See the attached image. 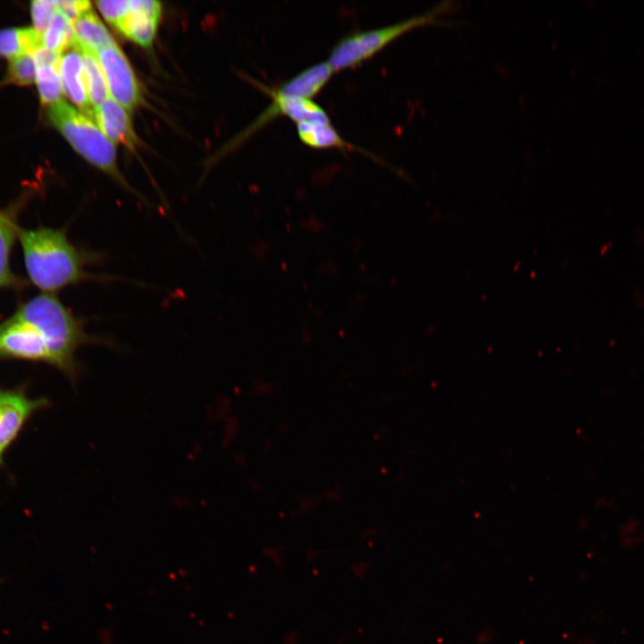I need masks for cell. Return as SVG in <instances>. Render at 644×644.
<instances>
[{
  "instance_id": "6da1fadb",
  "label": "cell",
  "mask_w": 644,
  "mask_h": 644,
  "mask_svg": "<svg viewBox=\"0 0 644 644\" xmlns=\"http://www.w3.org/2000/svg\"><path fill=\"white\" fill-rule=\"evenodd\" d=\"M18 240L30 280L43 293L55 294L69 285L88 280H108V276L94 275L86 269L99 260V254L73 245L64 229L19 227Z\"/></svg>"
},
{
  "instance_id": "7a4b0ae2",
  "label": "cell",
  "mask_w": 644,
  "mask_h": 644,
  "mask_svg": "<svg viewBox=\"0 0 644 644\" xmlns=\"http://www.w3.org/2000/svg\"><path fill=\"white\" fill-rule=\"evenodd\" d=\"M13 316L39 332L50 353L52 365L72 379L79 370L76 351L89 343H108L106 339L89 334L85 321L74 315L55 294L41 293L32 298Z\"/></svg>"
},
{
  "instance_id": "3957f363",
  "label": "cell",
  "mask_w": 644,
  "mask_h": 644,
  "mask_svg": "<svg viewBox=\"0 0 644 644\" xmlns=\"http://www.w3.org/2000/svg\"><path fill=\"white\" fill-rule=\"evenodd\" d=\"M453 2L442 1L427 12L379 28L352 31L332 47L327 63L339 72L360 65L406 32L426 25H448L440 15L449 12ZM450 25V24H449Z\"/></svg>"
},
{
  "instance_id": "277c9868",
  "label": "cell",
  "mask_w": 644,
  "mask_h": 644,
  "mask_svg": "<svg viewBox=\"0 0 644 644\" xmlns=\"http://www.w3.org/2000/svg\"><path fill=\"white\" fill-rule=\"evenodd\" d=\"M47 117L81 157L126 185L117 168L114 143L92 118L64 100L48 106Z\"/></svg>"
},
{
  "instance_id": "5b68a950",
  "label": "cell",
  "mask_w": 644,
  "mask_h": 644,
  "mask_svg": "<svg viewBox=\"0 0 644 644\" xmlns=\"http://www.w3.org/2000/svg\"><path fill=\"white\" fill-rule=\"evenodd\" d=\"M103 69L110 97L127 111L138 106L142 95L134 72L120 47L114 44L97 54Z\"/></svg>"
},
{
  "instance_id": "8992f818",
  "label": "cell",
  "mask_w": 644,
  "mask_h": 644,
  "mask_svg": "<svg viewBox=\"0 0 644 644\" xmlns=\"http://www.w3.org/2000/svg\"><path fill=\"white\" fill-rule=\"evenodd\" d=\"M44 361L52 365L46 343L30 324L12 316L0 324V359Z\"/></svg>"
},
{
  "instance_id": "52a82bcc",
  "label": "cell",
  "mask_w": 644,
  "mask_h": 644,
  "mask_svg": "<svg viewBox=\"0 0 644 644\" xmlns=\"http://www.w3.org/2000/svg\"><path fill=\"white\" fill-rule=\"evenodd\" d=\"M47 404L46 399H29L21 391L0 390V460L27 419Z\"/></svg>"
},
{
  "instance_id": "ba28073f",
  "label": "cell",
  "mask_w": 644,
  "mask_h": 644,
  "mask_svg": "<svg viewBox=\"0 0 644 644\" xmlns=\"http://www.w3.org/2000/svg\"><path fill=\"white\" fill-rule=\"evenodd\" d=\"M60 71L64 92L81 113L94 119V107L88 93L82 55L76 45L62 55Z\"/></svg>"
},
{
  "instance_id": "9c48e42d",
  "label": "cell",
  "mask_w": 644,
  "mask_h": 644,
  "mask_svg": "<svg viewBox=\"0 0 644 644\" xmlns=\"http://www.w3.org/2000/svg\"><path fill=\"white\" fill-rule=\"evenodd\" d=\"M128 112L114 98L108 97L95 108L94 119L113 143H122L132 149L136 143V135Z\"/></svg>"
},
{
  "instance_id": "30bf717a",
  "label": "cell",
  "mask_w": 644,
  "mask_h": 644,
  "mask_svg": "<svg viewBox=\"0 0 644 644\" xmlns=\"http://www.w3.org/2000/svg\"><path fill=\"white\" fill-rule=\"evenodd\" d=\"M21 202L0 208V288L21 289L25 285V282L13 274L10 267L11 250L18 239L17 216Z\"/></svg>"
},
{
  "instance_id": "8fae6325",
  "label": "cell",
  "mask_w": 644,
  "mask_h": 644,
  "mask_svg": "<svg viewBox=\"0 0 644 644\" xmlns=\"http://www.w3.org/2000/svg\"><path fill=\"white\" fill-rule=\"evenodd\" d=\"M38 69L36 85L40 101L45 106H51L62 101L64 93L61 77L62 55L51 52L43 47L34 52Z\"/></svg>"
},
{
  "instance_id": "7c38bea8",
  "label": "cell",
  "mask_w": 644,
  "mask_h": 644,
  "mask_svg": "<svg viewBox=\"0 0 644 644\" xmlns=\"http://www.w3.org/2000/svg\"><path fill=\"white\" fill-rule=\"evenodd\" d=\"M335 71L327 61L314 64L276 88L291 97L311 99L329 81Z\"/></svg>"
},
{
  "instance_id": "4fadbf2b",
  "label": "cell",
  "mask_w": 644,
  "mask_h": 644,
  "mask_svg": "<svg viewBox=\"0 0 644 644\" xmlns=\"http://www.w3.org/2000/svg\"><path fill=\"white\" fill-rule=\"evenodd\" d=\"M296 131L300 140L310 148L358 151L378 160L373 154L344 140L331 123H298Z\"/></svg>"
},
{
  "instance_id": "5bb4252c",
  "label": "cell",
  "mask_w": 644,
  "mask_h": 644,
  "mask_svg": "<svg viewBox=\"0 0 644 644\" xmlns=\"http://www.w3.org/2000/svg\"><path fill=\"white\" fill-rule=\"evenodd\" d=\"M73 29L76 46L97 54L101 49L115 44L97 15L89 10L80 15L74 22Z\"/></svg>"
},
{
  "instance_id": "9a60e30c",
  "label": "cell",
  "mask_w": 644,
  "mask_h": 644,
  "mask_svg": "<svg viewBox=\"0 0 644 644\" xmlns=\"http://www.w3.org/2000/svg\"><path fill=\"white\" fill-rule=\"evenodd\" d=\"M42 47L41 34L33 28L0 30V56L14 59L27 53H34Z\"/></svg>"
},
{
  "instance_id": "2e32d148",
  "label": "cell",
  "mask_w": 644,
  "mask_h": 644,
  "mask_svg": "<svg viewBox=\"0 0 644 644\" xmlns=\"http://www.w3.org/2000/svg\"><path fill=\"white\" fill-rule=\"evenodd\" d=\"M130 8L129 13L116 28L135 43L149 47L155 38L159 18L131 5Z\"/></svg>"
},
{
  "instance_id": "e0dca14e",
  "label": "cell",
  "mask_w": 644,
  "mask_h": 644,
  "mask_svg": "<svg viewBox=\"0 0 644 644\" xmlns=\"http://www.w3.org/2000/svg\"><path fill=\"white\" fill-rule=\"evenodd\" d=\"M42 47L62 55L76 45L73 24L59 11L41 34Z\"/></svg>"
},
{
  "instance_id": "ac0fdd59",
  "label": "cell",
  "mask_w": 644,
  "mask_h": 644,
  "mask_svg": "<svg viewBox=\"0 0 644 644\" xmlns=\"http://www.w3.org/2000/svg\"><path fill=\"white\" fill-rule=\"evenodd\" d=\"M89 97L94 110L109 96L107 82L95 53L80 49Z\"/></svg>"
},
{
  "instance_id": "d6986e66",
  "label": "cell",
  "mask_w": 644,
  "mask_h": 644,
  "mask_svg": "<svg viewBox=\"0 0 644 644\" xmlns=\"http://www.w3.org/2000/svg\"><path fill=\"white\" fill-rule=\"evenodd\" d=\"M37 60L34 53L21 55L10 61L6 81L19 86H28L35 82Z\"/></svg>"
},
{
  "instance_id": "ffe728a7",
  "label": "cell",
  "mask_w": 644,
  "mask_h": 644,
  "mask_svg": "<svg viewBox=\"0 0 644 644\" xmlns=\"http://www.w3.org/2000/svg\"><path fill=\"white\" fill-rule=\"evenodd\" d=\"M57 3L54 0H37L30 4V13L33 29L42 34L55 14L57 13Z\"/></svg>"
},
{
  "instance_id": "44dd1931",
  "label": "cell",
  "mask_w": 644,
  "mask_h": 644,
  "mask_svg": "<svg viewBox=\"0 0 644 644\" xmlns=\"http://www.w3.org/2000/svg\"><path fill=\"white\" fill-rule=\"evenodd\" d=\"M96 4L105 19L115 27L131 10L127 0L97 1Z\"/></svg>"
},
{
  "instance_id": "7402d4cb",
  "label": "cell",
  "mask_w": 644,
  "mask_h": 644,
  "mask_svg": "<svg viewBox=\"0 0 644 644\" xmlns=\"http://www.w3.org/2000/svg\"><path fill=\"white\" fill-rule=\"evenodd\" d=\"M58 11L72 24L84 13L91 10V4L84 0L56 1Z\"/></svg>"
},
{
  "instance_id": "603a6c76",
  "label": "cell",
  "mask_w": 644,
  "mask_h": 644,
  "mask_svg": "<svg viewBox=\"0 0 644 644\" xmlns=\"http://www.w3.org/2000/svg\"><path fill=\"white\" fill-rule=\"evenodd\" d=\"M1 461H2V460H0V463H1Z\"/></svg>"
}]
</instances>
